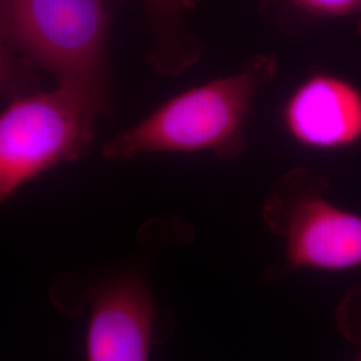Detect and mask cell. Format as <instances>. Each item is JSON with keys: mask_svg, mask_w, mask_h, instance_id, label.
Listing matches in <instances>:
<instances>
[{"mask_svg": "<svg viewBox=\"0 0 361 361\" xmlns=\"http://www.w3.org/2000/svg\"><path fill=\"white\" fill-rule=\"evenodd\" d=\"M119 0H0L4 37L56 86L114 109L109 38Z\"/></svg>", "mask_w": 361, "mask_h": 361, "instance_id": "cell-2", "label": "cell"}, {"mask_svg": "<svg viewBox=\"0 0 361 361\" xmlns=\"http://www.w3.org/2000/svg\"><path fill=\"white\" fill-rule=\"evenodd\" d=\"M40 71L13 50L0 27V98H15L40 90Z\"/></svg>", "mask_w": 361, "mask_h": 361, "instance_id": "cell-8", "label": "cell"}, {"mask_svg": "<svg viewBox=\"0 0 361 361\" xmlns=\"http://www.w3.org/2000/svg\"><path fill=\"white\" fill-rule=\"evenodd\" d=\"M113 109L56 86L10 101L0 111V204L20 186L90 152L97 123Z\"/></svg>", "mask_w": 361, "mask_h": 361, "instance_id": "cell-3", "label": "cell"}, {"mask_svg": "<svg viewBox=\"0 0 361 361\" xmlns=\"http://www.w3.org/2000/svg\"><path fill=\"white\" fill-rule=\"evenodd\" d=\"M283 126L295 142L343 150L361 141V90L345 78L312 73L285 101Z\"/></svg>", "mask_w": 361, "mask_h": 361, "instance_id": "cell-6", "label": "cell"}, {"mask_svg": "<svg viewBox=\"0 0 361 361\" xmlns=\"http://www.w3.org/2000/svg\"><path fill=\"white\" fill-rule=\"evenodd\" d=\"M284 3L301 18H361V0H284Z\"/></svg>", "mask_w": 361, "mask_h": 361, "instance_id": "cell-9", "label": "cell"}, {"mask_svg": "<svg viewBox=\"0 0 361 361\" xmlns=\"http://www.w3.org/2000/svg\"><path fill=\"white\" fill-rule=\"evenodd\" d=\"M147 23L149 63L162 77H178L195 65L204 43L189 26L188 0H141Z\"/></svg>", "mask_w": 361, "mask_h": 361, "instance_id": "cell-7", "label": "cell"}, {"mask_svg": "<svg viewBox=\"0 0 361 361\" xmlns=\"http://www.w3.org/2000/svg\"><path fill=\"white\" fill-rule=\"evenodd\" d=\"M277 59L257 54L232 75L182 91L102 146L109 161L150 153H212L234 159L245 149L247 119L258 91L277 75Z\"/></svg>", "mask_w": 361, "mask_h": 361, "instance_id": "cell-1", "label": "cell"}, {"mask_svg": "<svg viewBox=\"0 0 361 361\" xmlns=\"http://www.w3.org/2000/svg\"><path fill=\"white\" fill-rule=\"evenodd\" d=\"M337 323L341 334L357 348L355 361H361V302L356 295L343 302L337 314Z\"/></svg>", "mask_w": 361, "mask_h": 361, "instance_id": "cell-10", "label": "cell"}, {"mask_svg": "<svg viewBox=\"0 0 361 361\" xmlns=\"http://www.w3.org/2000/svg\"><path fill=\"white\" fill-rule=\"evenodd\" d=\"M154 301L146 280L123 274L91 295L87 361H150Z\"/></svg>", "mask_w": 361, "mask_h": 361, "instance_id": "cell-5", "label": "cell"}, {"mask_svg": "<svg viewBox=\"0 0 361 361\" xmlns=\"http://www.w3.org/2000/svg\"><path fill=\"white\" fill-rule=\"evenodd\" d=\"M200 0H188V3H189V7H190V10H193L194 7L197 6V3H198Z\"/></svg>", "mask_w": 361, "mask_h": 361, "instance_id": "cell-11", "label": "cell"}, {"mask_svg": "<svg viewBox=\"0 0 361 361\" xmlns=\"http://www.w3.org/2000/svg\"><path fill=\"white\" fill-rule=\"evenodd\" d=\"M314 174L297 169L279 182L265 219L285 240L289 269L348 271L361 267V217L331 204Z\"/></svg>", "mask_w": 361, "mask_h": 361, "instance_id": "cell-4", "label": "cell"}]
</instances>
